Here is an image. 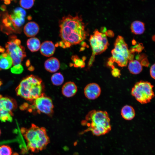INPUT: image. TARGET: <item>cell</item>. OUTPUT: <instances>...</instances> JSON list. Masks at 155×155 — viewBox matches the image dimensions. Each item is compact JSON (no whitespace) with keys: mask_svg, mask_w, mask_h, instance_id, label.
Masks as SVG:
<instances>
[{"mask_svg":"<svg viewBox=\"0 0 155 155\" xmlns=\"http://www.w3.org/2000/svg\"><path fill=\"white\" fill-rule=\"evenodd\" d=\"M147 57L146 55L144 54H142L138 55L136 57V59L138 61H141L144 58Z\"/></svg>","mask_w":155,"mask_h":155,"instance_id":"1f68e13d","label":"cell"},{"mask_svg":"<svg viewBox=\"0 0 155 155\" xmlns=\"http://www.w3.org/2000/svg\"><path fill=\"white\" fill-rule=\"evenodd\" d=\"M1 84H2L1 82V81H0V86L1 85Z\"/></svg>","mask_w":155,"mask_h":155,"instance_id":"f35d334b","label":"cell"},{"mask_svg":"<svg viewBox=\"0 0 155 155\" xmlns=\"http://www.w3.org/2000/svg\"><path fill=\"white\" fill-rule=\"evenodd\" d=\"M4 1V3L6 4H8L10 3L11 1L13 0H2Z\"/></svg>","mask_w":155,"mask_h":155,"instance_id":"d590c367","label":"cell"},{"mask_svg":"<svg viewBox=\"0 0 155 155\" xmlns=\"http://www.w3.org/2000/svg\"><path fill=\"white\" fill-rule=\"evenodd\" d=\"M51 80L52 84L56 86L61 85L64 81V78L62 74L60 73H55L52 76Z\"/></svg>","mask_w":155,"mask_h":155,"instance_id":"7402d4cb","label":"cell"},{"mask_svg":"<svg viewBox=\"0 0 155 155\" xmlns=\"http://www.w3.org/2000/svg\"><path fill=\"white\" fill-rule=\"evenodd\" d=\"M12 150L11 148L7 145L0 146V155H11Z\"/></svg>","mask_w":155,"mask_h":155,"instance_id":"cb8c5ba5","label":"cell"},{"mask_svg":"<svg viewBox=\"0 0 155 155\" xmlns=\"http://www.w3.org/2000/svg\"><path fill=\"white\" fill-rule=\"evenodd\" d=\"M121 115L124 119L127 120H131L134 117L135 112L134 108L132 106L125 105L121 109Z\"/></svg>","mask_w":155,"mask_h":155,"instance_id":"ac0fdd59","label":"cell"},{"mask_svg":"<svg viewBox=\"0 0 155 155\" xmlns=\"http://www.w3.org/2000/svg\"><path fill=\"white\" fill-rule=\"evenodd\" d=\"M91 35L89 42L92 51L91 57L88 63V66H91L94 61V56L100 54L107 48L109 44L105 34L100 32L96 29Z\"/></svg>","mask_w":155,"mask_h":155,"instance_id":"52a82bcc","label":"cell"},{"mask_svg":"<svg viewBox=\"0 0 155 155\" xmlns=\"http://www.w3.org/2000/svg\"><path fill=\"white\" fill-rule=\"evenodd\" d=\"M84 92L85 96L88 99L91 100H95L100 95L101 88L96 83H90L85 87Z\"/></svg>","mask_w":155,"mask_h":155,"instance_id":"7c38bea8","label":"cell"},{"mask_svg":"<svg viewBox=\"0 0 155 155\" xmlns=\"http://www.w3.org/2000/svg\"><path fill=\"white\" fill-rule=\"evenodd\" d=\"M155 65L154 63L151 66L150 69V74L151 77L155 79Z\"/></svg>","mask_w":155,"mask_h":155,"instance_id":"f1b7e54d","label":"cell"},{"mask_svg":"<svg viewBox=\"0 0 155 155\" xmlns=\"http://www.w3.org/2000/svg\"><path fill=\"white\" fill-rule=\"evenodd\" d=\"M114 63V62L112 61L109 59V60L107 62V65L111 67L112 69H113L115 68L113 65Z\"/></svg>","mask_w":155,"mask_h":155,"instance_id":"d6a6232c","label":"cell"},{"mask_svg":"<svg viewBox=\"0 0 155 155\" xmlns=\"http://www.w3.org/2000/svg\"><path fill=\"white\" fill-rule=\"evenodd\" d=\"M128 69L130 73L136 75L142 71V67L140 62L137 60H133L129 61Z\"/></svg>","mask_w":155,"mask_h":155,"instance_id":"ffe728a7","label":"cell"},{"mask_svg":"<svg viewBox=\"0 0 155 155\" xmlns=\"http://www.w3.org/2000/svg\"><path fill=\"white\" fill-rule=\"evenodd\" d=\"M111 74L115 77H119L121 75L120 70L118 68H114L111 71Z\"/></svg>","mask_w":155,"mask_h":155,"instance_id":"4316f807","label":"cell"},{"mask_svg":"<svg viewBox=\"0 0 155 155\" xmlns=\"http://www.w3.org/2000/svg\"><path fill=\"white\" fill-rule=\"evenodd\" d=\"M135 52L139 53L141 52L144 48L142 43H139L135 46V47H133Z\"/></svg>","mask_w":155,"mask_h":155,"instance_id":"83f0119b","label":"cell"},{"mask_svg":"<svg viewBox=\"0 0 155 155\" xmlns=\"http://www.w3.org/2000/svg\"><path fill=\"white\" fill-rule=\"evenodd\" d=\"M23 70V67L21 64L13 65L11 69V72L15 74H20L22 72Z\"/></svg>","mask_w":155,"mask_h":155,"instance_id":"484cf974","label":"cell"},{"mask_svg":"<svg viewBox=\"0 0 155 155\" xmlns=\"http://www.w3.org/2000/svg\"><path fill=\"white\" fill-rule=\"evenodd\" d=\"M42 80L31 75L23 79L16 89L17 95L29 101L35 100L42 94Z\"/></svg>","mask_w":155,"mask_h":155,"instance_id":"277c9868","label":"cell"},{"mask_svg":"<svg viewBox=\"0 0 155 155\" xmlns=\"http://www.w3.org/2000/svg\"><path fill=\"white\" fill-rule=\"evenodd\" d=\"M26 15V12L24 9L19 7L16 8L3 20V23L6 26L12 30L19 28L24 24Z\"/></svg>","mask_w":155,"mask_h":155,"instance_id":"9c48e42d","label":"cell"},{"mask_svg":"<svg viewBox=\"0 0 155 155\" xmlns=\"http://www.w3.org/2000/svg\"><path fill=\"white\" fill-rule=\"evenodd\" d=\"M59 36L62 41L59 45L63 48L79 44L85 40L87 32L81 16L70 15L63 17L59 21Z\"/></svg>","mask_w":155,"mask_h":155,"instance_id":"6da1fadb","label":"cell"},{"mask_svg":"<svg viewBox=\"0 0 155 155\" xmlns=\"http://www.w3.org/2000/svg\"><path fill=\"white\" fill-rule=\"evenodd\" d=\"M77 91V87L73 82H68L65 83L62 87L61 92L63 96L67 98L74 96Z\"/></svg>","mask_w":155,"mask_h":155,"instance_id":"4fadbf2b","label":"cell"},{"mask_svg":"<svg viewBox=\"0 0 155 155\" xmlns=\"http://www.w3.org/2000/svg\"><path fill=\"white\" fill-rule=\"evenodd\" d=\"M44 66L47 71L53 73L57 71L60 68V63L59 60L54 57L50 58L44 62Z\"/></svg>","mask_w":155,"mask_h":155,"instance_id":"2e32d148","label":"cell"},{"mask_svg":"<svg viewBox=\"0 0 155 155\" xmlns=\"http://www.w3.org/2000/svg\"><path fill=\"white\" fill-rule=\"evenodd\" d=\"M39 30V26L37 23L34 22H30L25 25L24 31L27 36L32 37L38 33Z\"/></svg>","mask_w":155,"mask_h":155,"instance_id":"9a60e30c","label":"cell"},{"mask_svg":"<svg viewBox=\"0 0 155 155\" xmlns=\"http://www.w3.org/2000/svg\"><path fill=\"white\" fill-rule=\"evenodd\" d=\"M20 131L27 143L28 150L37 153L45 149L50 142L46 128L32 124L29 129L22 127Z\"/></svg>","mask_w":155,"mask_h":155,"instance_id":"7a4b0ae2","label":"cell"},{"mask_svg":"<svg viewBox=\"0 0 155 155\" xmlns=\"http://www.w3.org/2000/svg\"><path fill=\"white\" fill-rule=\"evenodd\" d=\"M40 49L41 53L46 57L52 56L55 50V45L52 42L49 41H46L42 43Z\"/></svg>","mask_w":155,"mask_h":155,"instance_id":"5bb4252c","label":"cell"},{"mask_svg":"<svg viewBox=\"0 0 155 155\" xmlns=\"http://www.w3.org/2000/svg\"><path fill=\"white\" fill-rule=\"evenodd\" d=\"M152 40L154 41H155V35H154L152 36Z\"/></svg>","mask_w":155,"mask_h":155,"instance_id":"74e56055","label":"cell"},{"mask_svg":"<svg viewBox=\"0 0 155 155\" xmlns=\"http://www.w3.org/2000/svg\"><path fill=\"white\" fill-rule=\"evenodd\" d=\"M105 34L106 36L111 38L113 37L114 36V34L113 32L110 30L106 31L105 32Z\"/></svg>","mask_w":155,"mask_h":155,"instance_id":"4dcf8cb0","label":"cell"},{"mask_svg":"<svg viewBox=\"0 0 155 155\" xmlns=\"http://www.w3.org/2000/svg\"><path fill=\"white\" fill-rule=\"evenodd\" d=\"M21 42L20 40L13 36L5 45L6 53L11 57L13 65L21 64L26 56L24 48L21 45Z\"/></svg>","mask_w":155,"mask_h":155,"instance_id":"ba28073f","label":"cell"},{"mask_svg":"<svg viewBox=\"0 0 155 155\" xmlns=\"http://www.w3.org/2000/svg\"><path fill=\"white\" fill-rule=\"evenodd\" d=\"M15 107L14 102L12 100L0 95V120L1 122L12 121V111Z\"/></svg>","mask_w":155,"mask_h":155,"instance_id":"30bf717a","label":"cell"},{"mask_svg":"<svg viewBox=\"0 0 155 155\" xmlns=\"http://www.w3.org/2000/svg\"><path fill=\"white\" fill-rule=\"evenodd\" d=\"M27 45L28 49L32 52L38 51L40 49L41 44L39 39L36 37H31L27 41Z\"/></svg>","mask_w":155,"mask_h":155,"instance_id":"44dd1931","label":"cell"},{"mask_svg":"<svg viewBox=\"0 0 155 155\" xmlns=\"http://www.w3.org/2000/svg\"><path fill=\"white\" fill-rule=\"evenodd\" d=\"M34 1V0H20V4L23 8L28 9L33 6Z\"/></svg>","mask_w":155,"mask_h":155,"instance_id":"603a6c76","label":"cell"},{"mask_svg":"<svg viewBox=\"0 0 155 155\" xmlns=\"http://www.w3.org/2000/svg\"><path fill=\"white\" fill-rule=\"evenodd\" d=\"M114 45V49L111 51L112 60L120 67L126 66L128 60H133L134 54L130 52L127 44L121 36H117Z\"/></svg>","mask_w":155,"mask_h":155,"instance_id":"5b68a950","label":"cell"},{"mask_svg":"<svg viewBox=\"0 0 155 155\" xmlns=\"http://www.w3.org/2000/svg\"><path fill=\"white\" fill-rule=\"evenodd\" d=\"M132 43L133 44H134L135 45V44L136 43V41H135V40H132Z\"/></svg>","mask_w":155,"mask_h":155,"instance_id":"8d00e7d4","label":"cell"},{"mask_svg":"<svg viewBox=\"0 0 155 155\" xmlns=\"http://www.w3.org/2000/svg\"><path fill=\"white\" fill-rule=\"evenodd\" d=\"M110 119L107 112L93 110L90 111L86 116V120L82 123L86 125L88 128L83 133L91 131L96 136L104 134L111 129Z\"/></svg>","mask_w":155,"mask_h":155,"instance_id":"3957f363","label":"cell"},{"mask_svg":"<svg viewBox=\"0 0 155 155\" xmlns=\"http://www.w3.org/2000/svg\"><path fill=\"white\" fill-rule=\"evenodd\" d=\"M28 104L27 103L24 104L22 105L20 107V109L22 110H23L28 107Z\"/></svg>","mask_w":155,"mask_h":155,"instance_id":"836d02e7","label":"cell"},{"mask_svg":"<svg viewBox=\"0 0 155 155\" xmlns=\"http://www.w3.org/2000/svg\"><path fill=\"white\" fill-rule=\"evenodd\" d=\"M13 65L12 59L7 53H3L0 55V68L7 69L10 68Z\"/></svg>","mask_w":155,"mask_h":155,"instance_id":"e0dca14e","label":"cell"},{"mask_svg":"<svg viewBox=\"0 0 155 155\" xmlns=\"http://www.w3.org/2000/svg\"><path fill=\"white\" fill-rule=\"evenodd\" d=\"M153 87L150 82L141 80L135 84L132 88L131 94L140 103H148L154 96Z\"/></svg>","mask_w":155,"mask_h":155,"instance_id":"8992f818","label":"cell"},{"mask_svg":"<svg viewBox=\"0 0 155 155\" xmlns=\"http://www.w3.org/2000/svg\"><path fill=\"white\" fill-rule=\"evenodd\" d=\"M101 31L102 33L105 34V32L107 31L106 28L105 27H102L101 29Z\"/></svg>","mask_w":155,"mask_h":155,"instance_id":"e575fe53","label":"cell"},{"mask_svg":"<svg viewBox=\"0 0 155 155\" xmlns=\"http://www.w3.org/2000/svg\"><path fill=\"white\" fill-rule=\"evenodd\" d=\"M131 32L135 34H141L145 30L144 23L139 21H135L132 23L131 25Z\"/></svg>","mask_w":155,"mask_h":155,"instance_id":"d6986e66","label":"cell"},{"mask_svg":"<svg viewBox=\"0 0 155 155\" xmlns=\"http://www.w3.org/2000/svg\"><path fill=\"white\" fill-rule=\"evenodd\" d=\"M1 134V129H0V136Z\"/></svg>","mask_w":155,"mask_h":155,"instance_id":"ab89813d","label":"cell"},{"mask_svg":"<svg viewBox=\"0 0 155 155\" xmlns=\"http://www.w3.org/2000/svg\"><path fill=\"white\" fill-rule=\"evenodd\" d=\"M142 66L148 67L149 65V63L147 57L143 59L140 62Z\"/></svg>","mask_w":155,"mask_h":155,"instance_id":"f546056e","label":"cell"},{"mask_svg":"<svg viewBox=\"0 0 155 155\" xmlns=\"http://www.w3.org/2000/svg\"><path fill=\"white\" fill-rule=\"evenodd\" d=\"M71 59L74 62V66L75 67L82 68L84 67L85 63L84 61L80 60L77 56H73Z\"/></svg>","mask_w":155,"mask_h":155,"instance_id":"d4e9b609","label":"cell"},{"mask_svg":"<svg viewBox=\"0 0 155 155\" xmlns=\"http://www.w3.org/2000/svg\"><path fill=\"white\" fill-rule=\"evenodd\" d=\"M31 107L36 109L38 112L49 115H51L53 112L54 105L52 100L43 93L34 100Z\"/></svg>","mask_w":155,"mask_h":155,"instance_id":"8fae6325","label":"cell"}]
</instances>
